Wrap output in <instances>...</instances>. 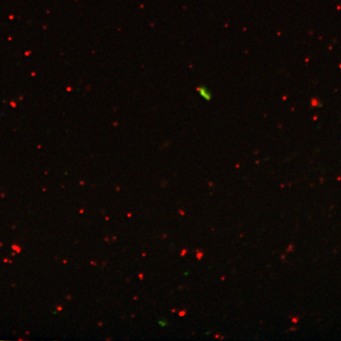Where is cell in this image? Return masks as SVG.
Listing matches in <instances>:
<instances>
[{
    "label": "cell",
    "mask_w": 341,
    "mask_h": 341,
    "mask_svg": "<svg viewBox=\"0 0 341 341\" xmlns=\"http://www.w3.org/2000/svg\"><path fill=\"white\" fill-rule=\"evenodd\" d=\"M198 91H199V94L201 95V96H202V98H204L205 100H209L211 99L212 94H211V93H210L209 90H208L207 88L202 86V87H201V88H199Z\"/></svg>",
    "instance_id": "cell-1"
}]
</instances>
